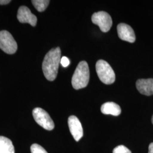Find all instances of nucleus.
<instances>
[{
	"label": "nucleus",
	"instance_id": "18",
	"mask_svg": "<svg viewBox=\"0 0 153 153\" xmlns=\"http://www.w3.org/2000/svg\"><path fill=\"white\" fill-rule=\"evenodd\" d=\"M153 153V142L151 143L149 146V153Z\"/></svg>",
	"mask_w": 153,
	"mask_h": 153
},
{
	"label": "nucleus",
	"instance_id": "5",
	"mask_svg": "<svg viewBox=\"0 0 153 153\" xmlns=\"http://www.w3.org/2000/svg\"><path fill=\"white\" fill-rule=\"evenodd\" d=\"M17 44L11 33L4 30L0 31V48L7 54H13L17 50Z\"/></svg>",
	"mask_w": 153,
	"mask_h": 153
},
{
	"label": "nucleus",
	"instance_id": "3",
	"mask_svg": "<svg viewBox=\"0 0 153 153\" xmlns=\"http://www.w3.org/2000/svg\"><path fill=\"white\" fill-rule=\"evenodd\" d=\"M96 71L100 80L105 84L111 85L115 82V72L107 61H98L96 64Z\"/></svg>",
	"mask_w": 153,
	"mask_h": 153
},
{
	"label": "nucleus",
	"instance_id": "15",
	"mask_svg": "<svg viewBox=\"0 0 153 153\" xmlns=\"http://www.w3.org/2000/svg\"><path fill=\"white\" fill-rule=\"evenodd\" d=\"M113 153H131V151L124 145H119L114 148Z\"/></svg>",
	"mask_w": 153,
	"mask_h": 153
},
{
	"label": "nucleus",
	"instance_id": "9",
	"mask_svg": "<svg viewBox=\"0 0 153 153\" xmlns=\"http://www.w3.org/2000/svg\"><path fill=\"white\" fill-rule=\"evenodd\" d=\"M119 37L123 40L129 43H134L136 40L135 33L133 28L126 23H120L117 27Z\"/></svg>",
	"mask_w": 153,
	"mask_h": 153
},
{
	"label": "nucleus",
	"instance_id": "13",
	"mask_svg": "<svg viewBox=\"0 0 153 153\" xmlns=\"http://www.w3.org/2000/svg\"><path fill=\"white\" fill-rule=\"evenodd\" d=\"M31 2L38 11L42 12L47 9L50 1L48 0H33Z\"/></svg>",
	"mask_w": 153,
	"mask_h": 153
},
{
	"label": "nucleus",
	"instance_id": "2",
	"mask_svg": "<svg viewBox=\"0 0 153 153\" xmlns=\"http://www.w3.org/2000/svg\"><path fill=\"white\" fill-rule=\"evenodd\" d=\"M89 79L90 71L88 64L85 61H81L72 76V86L76 90L85 88L88 86Z\"/></svg>",
	"mask_w": 153,
	"mask_h": 153
},
{
	"label": "nucleus",
	"instance_id": "1",
	"mask_svg": "<svg viewBox=\"0 0 153 153\" xmlns=\"http://www.w3.org/2000/svg\"><path fill=\"white\" fill-rule=\"evenodd\" d=\"M61 59V49L59 47L50 50L45 56L42 69L44 76L48 81H53L56 79Z\"/></svg>",
	"mask_w": 153,
	"mask_h": 153
},
{
	"label": "nucleus",
	"instance_id": "7",
	"mask_svg": "<svg viewBox=\"0 0 153 153\" xmlns=\"http://www.w3.org/2000/svg\"><path fill=\"white\" fill-rule=\"evenodd\" d=\"M68 126L71 135L76 141H79L83 136L82 124L76 116H71L68 119Z\"/></svg>",
	"mask_w": 153,
	"mask_h": 153
},
{
	"label": "nucleus",
	"instance_id": "11",
	"mask_svg": "<svg viewBox=\"0 0 153 153\" xmlns=\"http://www.w3.org/2000/svg\"><path fill=\"white\" fill-rule=\"evenodd\" d=\"M101 112L105 115L119 116L121 114L120 107L114 102H107L101 107Z\"/></svg>",
	"mask_w": 153,
	"mask_h": 153
},
{
	"label": "nucleus",
	"instance_id": "12",
	"mask_svg": "<svg viewBox=\"0 0 153 153\" xmlns=\"http://www.w3.org/2000/svg\"><path fill=\"white\" fill-rule=\"evenodd\" d=\"M0 153H15L13 142L7 137L0 136Z\"/></svg>",
	"mask_w": 153,
	"mask_h": 153
},
{
	"label": "nucleus",
	"instance_id": "6",
	"mask_svg": "<svg viewBox=\"0 0 153 153\" xmlns=\"http://www.w3.org/2000/svg\"><path fill=\"white\" fill-rule=\"evenodd\" d=\"M93 23L98 25L103 33L109 31L112 25V20L109 14L105 11H99L93 14L91 17Z\"/></svg>",
	"mask_w": 153,
	"mask_h": 153
},
{
	"label": "nucleus",
	"instance_id": "16",
	"mask_svg": "<svg viewBox=\"0 0 153 153\" xmlns=\"http://www.w3.org/2000/svg\"><path fill=\"white\" fill-rule=\"evenodd\" d=\"M60 63L63 67L66 68L70 64V61L68 57L64 56L61 59Z\"/></svg>",
	"mask_w": 153,
	"mask_h": 153
},
{
	"label": "nucleus",
	"instance_id": "10",
	"mask_svg": "<svg viewBox=\"0 0 153 153\" xmlns=\"http://www.w3.org/2000/svg\"><path fill=\"white\" fill-rule=\"evenodd\" d=\"M136 88L141 94L147 96L153 95V79H140L136 82Z\"/></svg>",
	"mask_w": 153,
	"mask_h": 153
},
{
	"label": "nucleus",
	"instance_id": "17",
	"mask_svg": "<svg viewBox=\"0 0 153 153\" xmlns=\"http://www.w3.org/2000/svg\"><path fill=\"white\" fill-rule=\"evenodd\" d=\"M10 2L11 1L10 0H0V5H6Z\"/></svg>",
	"mask_w": 153,
	"mask_h": 153
},
{
	"label": "nucleus",
	"instance_id": "4",
	"mask_svg": "<svg viewBox=\"0 0 153 153\" xmlns=\"http://www.w3.org/2000/svg\"><path fill=\"white\" fill-rule=\"evenodd\" d=\"M33 115L34 120L39 125L47 131H52L55 128L53 121L49 114L41 108H35L33 109Z\"/></svg>",
	"mask_w": 153,
	"mask_h": 153
},
{
	"label": "nucleus",
	"instance_id": "19",
	"mask_svg": "<svg viewBox=\"0 0 153 153\" xmlns=\"http://www.w3.org/2000/svg\"><path fill=\"white\" fill-rule=\"evenodd\" d=\"M152 123H153V117H152Z\"/></svg>",
	"mask_w": 153,
	"mask_h": 153
},
{
	"label": "nucleus",
	"instance_id": "8",
	"mask_svg": "<svg viewBox=\"0 0 153 153\" xmlns=\"http://www.w3.org/2000/svg\"><path fill=\"white\" fill-rule=\"evenodd\" d=\"M17 18L22 23H29L33 26H35L37 23V18L33 14L27 7L21 6L18 11Z\"/></svg>",
	"mask_w": 153,
	"mask_h": 153
},
{
	"label": "nucleus",
	"instance_id": "14",
	"mask_svg": "<svg viewBox=\"0 0 153 153\" xmlns=\"http://www.w3.org/2000/svg\"><path fill=\"white\" fill-rule=\"evenodd\" d=\"M31 153H48L42 146L37 143H33L31 146Z\"/></svg>",
	"mask_w": 153,
	"mask_h": 153
}]
</instances>
